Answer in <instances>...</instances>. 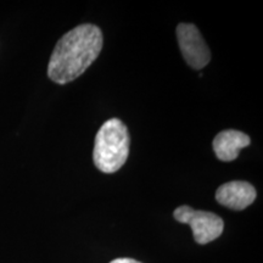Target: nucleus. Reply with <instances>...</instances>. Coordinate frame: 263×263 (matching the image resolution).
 Returning a JSON list of instances; mask_svg holds the SVG:
<instances>
[{
	"mask_svg": "<svg viewBox=\"0 0 263 263\" xmlns=\"http://www.w3.org/2000/svg\"><path fill=\"white\" fill-rule=\"evenodd\" d=\"M179 49L190 67L201 70L211 60V51L201 33L193 24H179L177 27Z\"/></svg>",
	"mask_w": 263,
	"mask_h": 263,
	"instance_id": "nucleus-4",
	"label": "nucleus"
},
{
	"mask_svg": "<svg viewBox=\"0 0 263 263\" xmlns=\"http://www.w3.org/2000/svg\"><path fill=\"white\" fill-rule=\"evenodd\" d=\"M251 140L245 133L234 129H227L218 133L213 140V150L217 159L223 162L234 161L242 147L250 145Z\"/></svg>",
	"mask_w": 263,
	"mask_h": 263,
	"instance_id": "nucleus-6",
	"label": "nucleus"
},
{
	"mask_svg": "<svg viewBox=\"0 0 263 263\" xmlns=\"http://www.w3.org/2000/svg\"><path fill=\"white\" fill-rule=\"evenodd\" d=\"M256 189L254 185L242 180H234L223 184L216 192V200L228 209L241 211L249 207L256 200Z\"/></svg>",
	"mask_w": 263,
	"mask_h": 263,
	"instance_id": "nucleus-5",
	"label": "nucleus"
},
{
	"mask_svg": "<svg viewBox=\"0 0 263 263\" xmlns=\"http://www.w3.org/2000/svg\"><path fill=\"white\" fill-rule=\"evenodd\" d=\"M103 33L95 25H80L58 42L48 65L49 78L58 84L74 81L97 60L103 49Z\"/></svg>",
	"mask_w": 263,
	"mask_h": 263,
	"instance_id": "nucleus-1",
	"label": "nucleus"
},
{
	"mask_svg": "<svg viewBox=\"0 0 263 263\" xmlns=\"http://www.w3.org/2000/svg\"><path fill=\"white\" fill-rule=\"evenodd\" d=\"M130 138L122 121L111 118L105 122L95 137L93 160L99 171L115 173L122 168L129 155Z\"/></svg>",
	"mask_w": 263,
	"mask_h": 263,
	"instance_id": "nucleus-2",
	"label": "nucleus"
},
{
	"mask_svg": "<svg viewBox=\"0 0 263 263\" xmlns=\"http://www.w3.org/2000/svg\"><path fill=\"white\" fill-rule=\"evenodd\" d=\"M110 263H140L133 258H116Z\"/></svg>",
	"mask_w": 263,
	"mask_h": 263,
	"instance_id": "nucleus-7",
	"label": "nucleus"
},
{
	"mask_svg": "<svg viewBox=\"0 0 263 263\" xmlns=\"http://www.w3.org/2000/svg\"><path fill=\"white\" fill-rule=\"evenodd\" d=\"M173 216L176 221L190 226L194 239L200 245L209 244L219 238L224 228V223L221 217L212 212L196 211L190 206L178 207Z\"/></svg>",
	"mask_w": 263,
	"mask_h": 263,
	"instance_id": "nucleus-3",
	"label": "nucleus"
}]
</instances>
